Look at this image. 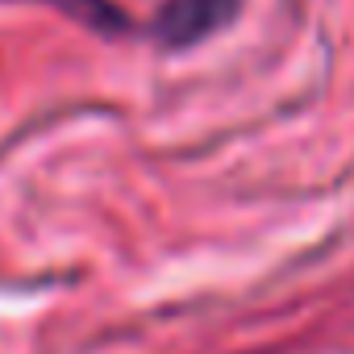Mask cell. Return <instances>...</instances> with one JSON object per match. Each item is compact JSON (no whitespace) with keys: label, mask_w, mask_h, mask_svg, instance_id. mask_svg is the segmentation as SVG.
<instances>
[{"label":"cell","mask_w":354,"mask_h":354,"mask_svg":"<svg viewBox=\"0 0 354 354\" xmlns=\"http://www.w3.org/2000/svg\"><path fill=\"white\" fill-rule=\"evenodd\" d=\"M46 5L71 13L75 21H84V26H92V30H100V34H121V30H129V26H125V13L113 5V0H46Z\"/></svg>","instance_id":"obj_2"},{"label":"cell","mask_w":354,"mask_h":354,"mask_svg":"<svg viewBox=\"0 0 354 354\" xmlns=\"http://www.w3.org/2000/svg\"><path fill=\"white\" fill-rule=\"evenodd\" d=\"M242 0H171L154 17V38L171 50H188L234 21Z\"/></svg>","instance_id":"obj_1"}]
</instances>
